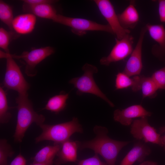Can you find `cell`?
Listing matches in <instances>:
<instances>
[{"label":"cell","mask_w":165,"mask_h":165,"mask_svg":"<svg viewBox=\"0 0 165 165\" xmlns=\"http://www.w3.org/2000/svg\"><path fill=\"white\" fill-rule=\"evenodd\" d=\"M93 131L96 135L95 138L89 141L79 142V149H92L95 153L100 155L108 165H115L119 152L130 141H118L110 138L108 135V129L105 127L96 125Z\"/></svg>","instance_id":"6da1fadb"},{"label":"cell","mask_w":165,"mask_h":165,"mask_svg":"<svg viewBox=\"0 0 165 165\" xmlns=\"http://www.w3.org/2000/svg\"><path fill=\"white\" fill-rule=\"evenodd\" d=\"M28 93L18 94L16 98L17 110V120L15 132L13 136L14 142L20 143L30 126L34 123L39 126L43 123L45 117L37 113L34 110L32 102L28 98Z\"/></svg>","instance_id":"7a4b0ae2"},{"label":"cell","mask_w":165,"mask_h":165,"mask_svg":"<svg viewBox=\"0 0 165 165\" xmlns=\"http://www.w3.org/2000/svg\"><path fill=\"white\" fill-rule=\"evenodd\" d=\"M42 129V133L35 139V142L49 140L53 141L54 144H61L70 139L76 132L82 133L83 129L77 117L73 118L70 121L62 123L49 125L42 124L39 126Z\"/></svg>","instance_id":"3957f363"},{"label":"cell","mask_w":165,"mask_h":165,"mask_svg":"<svg viewBox=\"0 0 165 165\" xmlns=\"http://www.w3.org/2000/svg\"><path fill=\"white\" fill-rule=\"evenodd\" d=\"M82 69L84 72L82 75L73 78L68 82L77 89V95L80 96L83 93L90 94L102 99L111 107H114V104L101 90L94 79L93 75L98 72L97 68L93 65L86 63Z\"/></svg>","instance_id":"277c9868"},{"label":"cell","mask_w":165,"mask_h":165,"mask_svg":"<svg viewBox=\"0 0 165 165\" xmlns=\"http://www.w3.org/2000/svg\"><path fill=\"white\" fill-rule=\"evenodd\" d=\"M1 58L6 59V66L3 85L8 90L16 91L18 94L28 93L30 85L26 81L14 59L8 53L0 51Z\"/></svg>","instance_id":"5b68a950"},{"label":"cell","mask_w":165,"mask_h":165,"mask_svg":"<svg viewBox=\"0 0 165 165\" xmlns=\"http://www.w3.org/2000/svg\"><path fill=\"white\" fill-rule=\"evenodd\" d=\"M53 21L70 27L72 32L79 36L83 35L89 31H103L114 34L108 24H101L85 19L69 17L57 14Z\"/></svg>","instance_id":"8992f818"},{"label":"cell","mask_w":165,"mask_h":165,"mask_svg":"<svg viewBox=\"0 0 165 165\" xmlns=\"http://www.w3.org/2000/svg\"><path fill=\"white\" fill-rule=\"evenodd\" d=\"M54 52L53 48L47 46L33 49L30 52L24 51L20 55L8 53L14 59L19 60L24 62L25 66V73L27 76L32 77L37 75L36 66Z\"/></svg>","instance_id":"52a82bcc"},{"label":"cell","mask_w":165,"mask_h":165,"mask_svg":"<svg viewBox=\"0 0 165 165\" xmlns=\"http://www.w3.org/2000/svg\"><path fill=\"white\" fill-rule=\"evenodd\" d=\"M130 133L135 139L145 143L150 142L163 147L161 134L149 123L147 117L134 119L131 125Z\"/></svg>","instance_id":"ba28073f"},{"label":"cell","mask_w":165,"mask_h":165,"mask_svg":"<svg viewBox=\"0 0 165 165\" xmlns=\"http://www.w3.org/2000/svg\"><path fill=\"white\" fill-rule=\"evenodd\" d=\"M134 39L130 34L121 39L116 38V44L109 54L100 59V64L108 66L112 63L123 60L130 55L133 50Z\"/></svg>","instance_id":"9c48e42d"},{"label":"cell","mask_w":165,"mask_h":165,"mask_svg":"<svg viewBox=\"0 0 165 165\" xmlns=\"http://www.w3.org/2000/svg\"><path fill=\"white\" fill-rule=\"evenodd\" d=\"M94 1L111 27L114 35L116 36V38L121 39L127 34H130V30L124 29L121 26L117 14L109 0H95Z\"/></svg>","instance_id":"30bf717a"},{"label":"cell","mask_w":165,"mask_h":165,"mask_svg":"<svg viewBox=\"0 0 165 165\" xmlns=\"http://www.w3.org/2000/svg\"><path fill=\"white\" fill-rule=\"evenodd\" d=\"M147 31L145 26L141 28L137 43L130 55L123 72L129 77L139 75L142 70L143 67L142 46L145 35Z\"/></svg>","instance_id":"8fae6325"},{"label":"cell","mask_w":165,"mask_h":165,"mask_svg":"<svg viewBox=\"0 0 165 165\" xmlns=\"http://www.w3.org/2000/svg\"><path fill=\"white\" fill-rule=\"evenodd\" d=\"M151 38L157 43L152 47L153 56L161 61H165V28L163 24L148 23L145 26Z\"/></svg>","instance_id":"7c38bea8"},{"label":"cell","mask_w":165,"mask_h":165,"mask_svg":"<svg viewBox=\"0 0 165 165\" xmlns=\"http://www.w3.org/2000/svg\"><path fill=\"white\" fill-rule=\"evenodd\" d=\"M152 114L151 112L146 110L141 105H135L122 110L116 109L114 112L113 118L122 125L128 126L131 125L134 118L148 117Z\"/></svg>","instance_id":"4fadbf2b"},{"label":"cell","mask_w":165,"mask_h":165,"mask_svg":"<svg viewBox=\"0 0 165 165\" xmlns=\"http://www.w3.org/2000/svg\"><path fill=\"white\" fill-rule=\"evenodd\" d=\"M79 142L69 139L61 144V148L56 155L57 158L54 161V164L61 165L67 162L77 161Z\"/></svg>","instance_id":"5bb4252c"},{"label":"cell","mask_w":165,"mask_h":165,"mask_svg":"<svg viewBox=\"0 0 165 165\" xmlns=\"http://www.w3.org/2000/svg\"><path fill=\"white\" fill-rule=\"evenodd\" d=\"M145 143L138 141L122 160L120 165H132L136 162L141 163L151 152L150 147Z\"/></svg>","instance_id":"9a60e30c"},{"label":"cell","mask_w":165,"mask_h":165,"mask_svg":"<svg viewBox=\"0 0 165 165\" xmlns=\"http://www.w3.org/2000/svg\"><path fill=\"white\" fill-rule=\"evenodd\" d=\"M36 17L29 13L19 15L14 18L12 26L13 30L18 34L25 35L31 33L35 28Z\"/></svg>","instance_id":"2e32d148"},{"label":"cell","mask_w":165,"mask_h":165,"mask_svg":"<svg viewBox=\"0 0 165 165\" xmlns=\"http://www.w3.org/2000/svg\"><path fill=\"white\" fill-rule=\"evenodd\" d=\"M117 15L121 26L126 29H134L139 20V15L134 1H130L125 9Z\"/></svg>","instance_id":"e0dca14e"},{"label":"cell","mask_w":165,"mask_h":165,"mask_svg":"<svg viewBox=\"0 0 165 165\" xmlns=\"http://www.w3.org/2000/svg\"><path fill=\"white\" fill-rule=\"evenodd\" d=\"M23 11L32 14L36 16L52 20L57 15V11L52 4H49L29 5L24 3Z\"/></svg>","instance_id":"ac0fdd59"},{"label":"cell","mask_w":165,"mask_h":165,"mask_svg":"<svg viewBox=\"0 0 165 165\" xmlns=\"http://www.w3.org/2000/svg\"><path fill=\"white\" fill-rule=\"evenodd\" d=\"M141 75L134 76L132 78L123 72H119L116 75L115 87L117 90L131 87L134 92L141 90Z\"/></svg>","instance_id":"d6986e66"},{"label":"cell","mask_w":165,"mask_h":165,"mask_svg":"<svg viewBox=\"0 0 165 165\" xmlns=\"http://www.w3.org/2000/svg\"><path fill=\"white\" fill-rule=\"evenodd\" d=\"M61 148V144L47 145L40 149L33 157V163L45 162L53 161Z\"/></svg>","instance_id":"ffe728a7"},{"label":"cell","mask_w":165,"mask_h":165,"mask_svg":"<svg viewBox=\"0 0 165 165\" xmlns=\"http://www.w3.org/2000/svg\"><path fill=\"white\" fill-rule=\"evenodd\" d=\"M68 93H61L50 97L43 109L58 114L63 110L66 105L69 97Z\"/></svg>","instance_id":"44dd1931"},{"label":"cell","mask_w":165,"mask_h":165,"mask_svg":"<svg viewBox=\"0 0 165 165\" xmlns=\"http://www.w3.org/2000/svg\"><path fill=\"white\" fill-rule=\"evenodd\" d=\"M158 89L157 85L151 77L141 76V90L143 98L155 97L157 95V91Z\"/></svg>","instance_id":"7402d4cb"},{"label":"cell","mask_w":165,"mask_h":165,"mask_svg":"<svg viewBox=\"0 0 165 165\" xmlns=\"http://www.w3.org/2000/svg\"><path fill=\"white\" fill-rule=\"evenodd\" d=\"M14 18L12 9L8 4L0 1V19L6 25L10 31H13L12 24Z\"/></svg>","instance_id":"603a6c76"},{"label":"cell","mask_w":165,"mask_h":165,"mask_svg":"<svg viewBox=\"0 0 165 165\" xmlns=\"http://www.w3.org/2000/svg\"><path fill=\"white\" fill-rule=\"evenodd\" d=\"M6 94L2 87H0V123L2 124L8 123L12 115L9 111Z\"/></svg>","instance_id":"cb8c5ba5"},{"label":"cell","mask_w":165,"mask_h":165,"mask_svg":"<svg viewBox=\"0 0 165 165\" xmlns=\"http://www.w3.org/2000/svg\"><path fill=\"white\" fill-rule=\"evenodd\" d=\"M19 34L13 31H8L4 28H0V47L5 52L9 53V46L11 40L18 37Z\"/></svg>","instance_id":"d4e9b609"},{"label":"cell","mask_w":165,"mask_h":165,"mask_svg":"<svg viewBox=\"0 0 165 165\" xmlns=\"http://www.w3.org/2000/svg\"><path fill=\"white\" fill-rule=\"evenodd\" d=\"M14 154L12 146L5 138L0 140V165H7L8 158L12 157Z\"/></svg>","instance_id":"484cf974"},{"label":"cell","mask_w":165,"mask_h":165,"mask_svg":"<svg viewBox=\"0 0 165 165\" xmlns=\"http://www.w3.org/2000/svg\"><path fill=\"white\" fill-rule=\"evenodd\" d=\"M165 66L153 73L151 77L157 85L158 89L165 90Z\"/></svg>","instance_id":"4316f807"},{"label":"cell","mask_w":165,"mask_h":165,"mask_svg":"<svg viewBox=\"0 0 165 165\" xmlns=\"http://www.w3.org/2000/svg\"><path fill=\"white\" fill-rule=\"evenodd\" d=\"M78 165H108L106 163L101 161L98 154H95L92 157L79 161Z\"/></svg>","instance_id":"83f0119b"},{"label":"cell","mask_w":165,"mask_h":165,"mask_svg":"<svg viewBox=\"0 0 165 165\" xmlns=\"http://www.w3.org/2000/svg\"><path fill=\"white\" fill-rule=\"evenodd\" d=\"M158 2V12L159 19L162 23L165 22V0H159Z\"/></svg>","instance_id":"f1b7e54d"},{"label":"cell","mask_w":165,"mask_h":165,"mask_svg":"<svg viewBox=\"0 0 165 165\" xmlns=\"http://www.w3.org/2000/svg\"><path fill=\"white\" fill-rule=\"evenodd\" d=\"M24 3L29 5L49 4H52L58 2L55 0H23Z\"/></svg>","instance_id":"f546056e"},{"label":"cell","mask_w":165,"mask_h":165,"mask_svg":"<svg viewBox=\"0 0 165 165\" xmlns=\"http://www.w3.org/2000/svg\"><path fill=\"white\" fill-rule=\"evenodd\" d=\"M26 162L25 158L20 153L12 161L9 165H26Z\"/></svg>","instance_id":"4dcf8cb0"},{"label":"cell","mask_w":165,"mask_h":165,"mask_svg":"<svg viewBox=\"0 0 165 165\" xmlns=\"http://www.w3.org/2000/svg\"><path fill=\"white\" fill-rule=\"evenodd\" d=\"M53 161H51L45 162L33 163L31 165H53Z\"/></svg>","instance_id":"1f68e13d"},{"label":"cell","mask_w":165,"mask_h":165,"mask_svg":"<svg viewBox=\"0 0 165 165\" xmlns=\"http://www.w3.org/2000/svg\"><path fill=\"white\" fill-rule=\"evenodd\" d=\"M159 130V133L160 134H163L165 132V126L160 127Z\"/></svg>","instance_id":"d6a6232c"},{"label":"cell","mask_w":165,"mask_h":165,"mask_svg":"<svg viewBox=\"0 0 165 165\" xmlns=\"http://www.w3.org/2000/svg\"><path fill=\"white\" fill-rule=\"evenodd\" d=\"M162 139L163 144V147L164 150L165 151V135L162 136Z\"/></svg>","instance_id":"836d02e7"}]
</instances>
